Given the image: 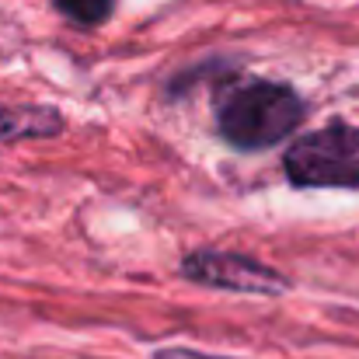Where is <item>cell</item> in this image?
Masks as SVG:
<instances>
[{
  "instance_id": "5b68a950",
  "label": "cell",
  "mask_w": 359,
  "mask_h": 359,
  "mask_svg": "<svg viewBox=\"0 0 359 359\" xmlns=\"http://www.w3.org/2000/svg\"><path fill=\"white\" fill-rule=\"evenodd\" d=\"M53 7L77 28H98L112 18L116 0H53Z\"/></svg>"
},
{
  "instance_id": "8992f818",
  "label": "cell",
  "mask_w": 359,
  "mask_h": 359,
  "mask_svg": "<svg viewBox=\"0 0 359 359\" xmlns=\"http://www.w3.org/2000/svg\"><path fill=\"white\" fill-rule=\"evenodd\" d=\"M154 359H234V356H210V353H199V349H161V353H154Z\"/></svg>"
},
{
  "instance_id": "6da1fadb",
  "label": "cell",
  "mask_w": 359,
  "mask_h": 359,
  "mask_svg": "<svg viewBox=\"0 0 359 359\" xmlns=\"http://www.w3.org/2000/svg\"><path fill=\"white\" fill-rule=\"evenodd\" d=\"M304 119V102L290 84L248 81L238 84L217 109L220 136L238 150H265L283 143Z\"/></svg>"
},
{
  "instance_id": "277c9868",
  "label": "cell",
  "mask_w": 359,
  "mask_h": 359,
  "mask_svg": "<svg viewBox=\"0 0 359 359\" xmlns=\"http://www.w3.org/2000/svg\"><path fill=\"white\" fill-rule=\"evenodd\" d=\"M63 116L49 105H0V143L60 136Z\"/></svg>"
},
{
  "instance_id": "7a4b0ae2",
  "label": "cell",
  "mask_w": 359,
  "mask_h": 359,
  "mask_svg": "<svg viewBox=\"0 0 359 359\" xmlns=\"http://www.w3.org/2000/svg\"><path fill=\"white\" fill-rule=\"evenodd\" d=\"M283 168L297 189H359V129L332 122L300 136Z\"/></svg>"
},
{
  "instance_id": "3957f363",
  "label": "cell",
  "mask_w": 359,
  "mask_h": 359,
  "mask_svg": "<svg viewBox=\"0 0 359 359\" xmlns=\"http://www.w3.org/2000/svg\"><path fill=\"white\" fill-rule=\"evenodd\" d=\"M182 276L210 286V290H227V293H251V297H279L290 290V279L248 255L234 251H213L199 248L182 258Z\"/></svg>"
}]
</instances>
